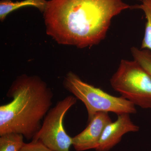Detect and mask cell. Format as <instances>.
Segmentation results:
<instances>
[{
    "label": "cell",
    "mask_w": 151,
    "mask_h": 151,
    "mask_svg": "<svg viewBox=\"0 0 151 151\" xmlns=\"http://www.w3.org/2000/svg\"><path fill=\"white\" fill-rule=\"evenodd\" d=\"M112 120L108 113H96L82 132L72 138V145L76 151L94 149L98 145L105 127Z\"/></svg>",
    "instance_id": "6"
},
{
    "label": "cell",
    "mask_w": 151,
    "mask_h": 151,
    "mask_svg": "<svg viewBox=\"0 0 151 151\" xmlns=\"http://www.w3.org/2000/svg\"><path fill=\"white\" fill-rule=\"evenodd\" d=\"M142 2L140 5L132 6V9H140L145 13L147 22L141 49L151 51V0H143Z\"/></svg>",
    "instance_id": "9"
},
{
    "label": "cell",
    "mask_w": 151,
    "mask_h": 151,
    "mask_svg": "<svg viewBox=\"0 0 151 151\" xmlns=\"http://www.w3.org/2000/svg\"><path fill=\"white\" fill-rule=\"evenodd\" d=\"M63 85L68 92L84 103L88 113V122L98 112H111L118 116L137 113L135 105L129 100L122 96H113L84 82L71 71L65 75Z\"/></svg>",
    "instance_id": "3"
},
{
    "label": "cell",
    "mask_w": 151,
    "mask_h": 151,
    "mask_svg": "<svg viewBox=\"0 0 151 151\" xmlns=\"http://www.w3.org/2000/svg\"><path fill=\"white\" fill-rule=\"evenodd\" d=\"M77 100L75 96L69 95L58 102L46 114L40 129L32 140L40 141L53 151H70L72 138L64 129L63 119Z\"/></svg>",
    "instance_id": "5"
},
{
    "label": "cell",
    "mask_w": 151,
    "mask_h": 151,
    "mask_svg": "<svg viewBox=\"0 0 151 151\" xmlns=\"http://www.w3.org/2000/svg\"><path fill=\"white\" fill-rule=\"evenodd\" d=\"M0 136V151H19L25 143L20 134L8 133Z\"/></svg>",
    "instance_id": "10"
},
{
    "label": "cell",
    "mask_w": 151,
    "mask_h": 151,
    "mask_svg": "<svg viewBox=\"0 0 151 151\" xmlns=\"http://www.w3.org/2000/svg\"><path fill=\"white\" fill-rule=\"evenodd\" d=\"M47 3L46 0H23L15 2L12 0H1L0 1V20L4 21L9 14L24 7H34L44 13Z\"/></svg>",
    "instance_id": "8"
},
{
    "label": "cell",
    "mask_w": 151,
    "mask_h": 151,
    "mask_svg": "<svg viewBox=\"0 0 151 151\" xmlns=\"http://www.w3.org/2000/svg\"><path fill=\"white\" fill-rule=\"evenodd\" d=\"M115 122H111L105 127L96 151H109L119 144L122 137L129 132H139V127L131 120L130 114L118 115Z\"/></svg>",
    "instance_id": "7"
},
{
    "label": "cell",
    "mask_w": 151,
    "mask_h": 151,
    "mask_svg": "<svg viewBox=\"0 0 151 151\" xmlns=\"http://www.w3.org/2000/svg\"><path fill=\"white\" fill-rule=\"evenodd\" d=\"M19 151H53L38 141L32 140L29 143H24Z\"/></svg>",
    "instance_id": "12"
},
{
    "label": "cell",
    "mask_w": 151,
    "mask_h": 151,
    "mask_svg": "<svg viewBox=\"0 0 151 151\" xmlns=\"http://www.w3.org/2000/svg\"><path fill=\"white\" fill-rule=\"evenodd\" d=\"M131 52L134 60L151 76V51L133 47L131 48Z\"/></svg>",
    "instance_id": "11"
},
{
    "label": "cell",
    "mask_w": 151,
    "mask_h": 151,
    "mask_svg": "<svg viewBox=\"0 0 151 151\" xmlns=\"http://www.w3.org/2000/svg\"><path fill=\"white\" fill-rule=\"evenodd\" d=\"M132 9L123 0H50L44 12L47 34L60 44L83 48L100 43L113 18Z\"/></svg>",
    "instance_id": "1"
},
{
    "label": "cell",
    "mask_w": 151,
    "mask_h": 151,
    "mask_svg": "<svg viewBox=\"0 0 151 151\" xmlns=\"http://www.w3.org/2000/svg\"><path fill=\"white\" fill-rule=\"evenodd\" d=\"M110 83L122 97L135 105L151 109V76L137 61L122 60Z\"/></svg>",
    "instance_id": "4"
},
{
    "label": "cell",
    "mask_w": 151,
    "mask_h": 151,
    "mask_svg": "<svg viewBox=\"0 0 151 151\" xmlns=\"http://www.w3.org/2000/svg\"><path fill=\"white\" fill-rule=\"evenodd\" d=\"M6 95L13 100L0 106V136L17 133L32 139L51 108L52 91L39 76L23 74L13 81Z\"/></svg>",
    "instance_id": "2"
},
{
    "label": "cell",
    "mask_w": 151,
    "mask_h": 151,
    "mask_svg": "<svg viewBox=\"0 0 151 151\" xmlns=\"http://www.w3.org/2000/svg\"><path fill=\"white\" fill-rule=\"evenodd\" d=\"M140 1H142L143 0H140Z\"/></svg>",
    "instance_id": "13"
}]
</instances>
